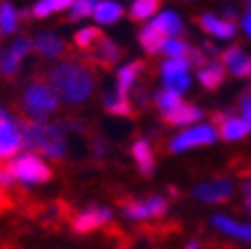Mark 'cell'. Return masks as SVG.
Here are the masks:
<instances>
[{
    "mask_svg": "<svg viewBox=\"0 0 251 249\" xmlns=\"http://www.w3.org/2000/svg\"><path fill=\"white\" fill-rule=\"evenodd\" d=\"M241 192H243V204H245V210L251 213V180H247L243 186H241Z\"/></svg>",
    "mask_w": 251,
    "mask_h": 249,
    "instance_id": "obj_37",
    "label": "cell"
},
{
    "mask_svg": "<svg viewBox=\"0 0 251 249\" xmlns=\"http://www.w3.org/2000/svg\"><path fill=\"white\" fill-rule=\"evenodd\" d=\"M166 39H168V37L161 33L159 29H155L151 23H149L147 27H143L141 33H139V43H141V47L145 49L147 55L159 53L161 47H164V43H166Z\"/></svg>",
    "mask_w": 251,
    "mask_h": 249,
    "instance_id": "obj_20",
    "label": "cell"
},
{
    "mask_svg": "<svg viewBox=\"0 0 251 249\" xmlns=\"http://www.w3.org/2000/svg\"><path fill=\"white\" fill-rule=\"evenodd\" d=\"M164 84L168 90H174L182 94L184 90H188V86H190V76L188 74H178V76H170V78H164Z\"/></svg>",
    "mask_w": 251,
    "mask_h": 249,
    "instance_id": "obj_32",
    "label": "cell"
},
{
    "mask_svg": "<svg viewBox=\"0 0 251 249\" xmlns=\"http://www.w3.org/2000/svg\"><path fill=\"white\" fill-rule=\"evenodd\" d=\"M251 133V123L245 121L243 117H227L219 124V137H223L225 141H237L243 139Z\"/></svg>",
    "mask_w": 251,
    "mask_h": 249,
    "instance_id": "obj_17",
    "label": "cell"
},
{
    "mask_svg": "<svg viewBox=\"0 0 251 249\" xmlns=\"http://www.w3.org/2000/svg\"><path fill=\"white\" fill-rule=\"evenodd\" d=\"M212 225L219 231H223L225 235H231V237L243 239V241H251V225H241V223H235L233 219L221 217V215L212 217Z\"/></svg>",
    "mask_w": 251,
    "mask_h": 249,
    "instance_id": "obj_19",
    "label": "cell"
},
{
    "mask_svg": "<svg viewBox=\"0 0 251 249\" xmlns=\"http://www.w3.org/2000/svg\"><path fill=\"white\" fill-rule=\"evenodd\" d=\"M233 76H237V78H251V57H247L239 68L233 70Z\"/></svg>",
    "mask_w": 251,
    "mask_h": 249,
    "instance_id": "obj_36",
    "label": "cell"
},
{
    "mask_svg": "<svg viewBox=\"0 0 251 249\" xmlns=\"http://www.w3.org/2000/svg\"><path fill=\"white\" fill-rule=\"evenodd\" d=\"M221 59H223V66H227L231 72L233 70H237V68H239L241 64H243V61L247 59V55L243 53V49L241 47H229V49H225V51L221 53Z\"/></svg>",
    "mask_w": 251,
    "mask_h": 249,
    "instance_id": "obj_29",
    "label": "cell"
},
{
    "mask_svg": "<svg viewBox=\"0 0 251 249\" xmlns=\"http://www.w3.org/2000/svg\"><path fill=\"white\" fill-rule=\"evenodd\" d=\"M190 64H188L186 57H170L168 61L161 64V74L164 78H170V76H178V74H186Z\"/></svg>",
    "mask_w": 251,
    "mask_h": 249,
    "instance_id": "obj_28",
    "label": "cell"
},
{
    "mask_svg": "<svg viewBox=\"0 0 251 249\" xmlns=\"http://www.w3.org/2000/svg\"><path fill=\"white\" fill-rule=\"evenodd\" d=\"M19 131L23 137V147L29 153H43L53 159H61L66 155V139L57 124L19 117Z\"/></svg>",
    "mask_w": 251,
    "mask_h": 249,
    "instance_id": "obj_2",
    "label": "cell"
},
{
    "mask_svg": "<svg viewBox=\"0 0 251 249\" xmlns=\"http://www.w3.org/2000/svg\"><path fill=\"white\" fill-rule=\"evenodd\" d=\"M110 219H112V215H110L108 208L92 204V206H88L86 210H82V213H78L72 219V231L78 233V235L94 233L98 229L106 227L110 223Z\"/></svg>",
    "mask_w": 251,
    "mask_h": 249,
    "instance_id": "obj_9",
    "label": "cell"
},
{
    "mask_svg": "<svg viewBox=\"0 0 251 249\" xmlns=\"http://www.w3.org/2000/svg\"><path fill=\"white\" fill-rule=\"evenodd\" d=\"M184 249H200V245H198V243H194V241H192V243H188V245H186V247H184Z\"/></svg>",
    "mask_w": 251,
    "mask_h": 249,
    "instance_id": "obj_40",
    "label": "cell"
},
{
    "mask_svg": "<svg viewBox=\"0 0 251 249\" xmlns=\"http://www.w3.org/2000/svg\"><path fill=\"white\" fill-rule=\"evenodd\" d=\"M31 12H33V17H35V19H45V17L51 15L53 10H51V4H49L47 0H41L39 4H35V6L31 8Z\"/></svg>",
    "mask_w": 251,
    "mask_h": 249,
    "instance_id": "obj_34",
    "label": "cell"
},
{
    "mask_svg": "<svg viewBox=\"0 0 251 249\" xmlns=\"http://www.w3.org/2000/svg\"><path fill=\"white\" fill-rule=\"evenodd\" d=\"M104 110L108 115H115V117H135V106L129 98H123L117 92L115 94H106L104 96Z\"/></svg>",
    "mask_w": 251,
    "mask_h": 249,
    "instance_id": "obj_21",
    "label": "cell"
},
{
    "mask_svg": "<svg viewBox=\"0 0 251 249\" xmlns=\"http://www.w3.org/2000/svg\"><path fill=\"white\" fill-rule=\"evenodd\" d=\"M92 2H94V4H96V0H92Z\"/></svg>",
    "mask_w": 251,
    "mask_h": 249,
    "instance_id": "obj_43",
    "label": "cell"
},
{
    "mask_svg": "<svg viewBox=\"0 0 251 249\" xmlns=\"http://www.w3.org/2000/svg\"><path fill=\"white\" fill-rule=\"evenodd\" d=\"M153 100H155V106L161 110V113H168V110L176 108V106H180L184 100H182V96L178 92H174V90H159L155 96H153Z\"/></svg>",
    "mask_w": 251,
    "mask_h": 249,
    "instance_id": "obj_27",
    "label": "cell"
},
{
    "mask_svg": "<svg viewBox=\"0 0 251 249\" xmlns=\"http://www.w3.org/2000/svg\"><path fill=\"white\" fill-rule=\"evenodd\" d=\"M92 12H94V2H92V0H78V2L72 6L68 21H70V23H74V21L86 19V17H90Z\"/></svg>",
    "mask_w": 251,
    "mask_h": 249,
    "instance_id": "obj_31",
    "label": "cell"
},
{
    "mask_svg": "<svg viewBox=\"0 0 251 249\" xmlns=\"http://www.w3.org/2000/svg\"><path fill=\"white\" fill-rule=\"evenodd\" d=\"M151 25H153L155 29H159L166 37H170V35L176 37V35H182L184 33V25H182L180 17L176 15V12H172V10L161 12L159 17H155L151 21Z\"/></svg>",
    "mask_w": 251,
    "mask_h": 249,
    "instance_id": "obj_22",
    "label": "cell"
},
{
    "mask_svg": "<svg viewBox=\"0 0 251 249\" xmlns=\"http://www.w3.org/2000/svg\"><path fill=\"white\" fill-rule=\"evenodd\" d=\"M239 108H241V117L251 123V92H245L239 98Z\"/></svg>",
    "mask_w": 251,
    "mask_h": 249,
    "instance_id": "obj_35",
    "label": "cell"
},
{
    "mask_svg": "<svg viewBox=\"0 0 251 249\" xmlns=\"http://www.w3.org/2000/svg\"><path fill=\"white\" fill-rule=\"evenodd\" d=\"M17 25H19L17 10L12 8L8 0H0V29H2V33H8V35L15 33Z\"/></svg>",
    "mask_w": 251,
    "mask_h": 249,
    "instance_id": "obj_26",
    "label": "cell"
},
{
    "mask_svg": "<svg viewBox=\"0 0 251 249\" xmlns=\"http://www.w3.org/2000/svg\"><path fill=\"white\" fill-rule=\"evenodd\" d=\"M84 61H88L90 66L94 68H102V70H112L117 64H119V59L125 55V49L119 47L112 39H108V37L104 35L102 39H100L90 51H86L82 53Z\"/></svg>",
    "mask_w": 251,
    "mask_h": 249,
    "instance_id": "obj_7",
    "label": "cell"
},
{
    "mask_svg": "<svg viewBox=\"0 0 251 249\" xmlns=\"http://www.w3.org/2000/svg\"><path fill=\"white\" fill-rule=\"evenodd\" d=\"M0 37H2V29H0Z\"/></svg>",
    "mask_w": 251,
    "mask_h": 249,
    "instance_id": "obj_42",
    "label": "cell"
},
{
    "mask_svg": "<svg viewBox=\"0 0 251 249\" xmlns=\"http://www.w3.org/2000/svg\"><path fill=\"white\" fill-rule=\"evenodd\" d=\"M47 2L51 4V10H64V8L72 6V4H76L78 0H47Z\"/></svg>",
    "mask_w": 251,
    "mask_h": 249,
    "instance_id": "obj_38",
    "label": "cell"
},
{
    "mask_svg": "<svg viewBox=\"0 0 251 249\" xmlns=\"http://www.w3.org/2000/svg\"><path fill=\"white\" fill-rule=\"evenodd\" d=\"M159 8H161V0H135L129 10V19L133 23L147 21V19H151Z\"/></svg>",
    "mask_w": 251,
    "mask_h": 249,
    "instance_id": "obj_23",
    "label": "cell"
},
{
    "mask_svg": "<svg viewBox=\"0 0 251 249\" xmlns=\"http://www.w3.org/2000/svg\"><path fill=\"white\" fill-rule=\"evenodd\" d=\"M186 59H188V64H190V66H194V68H204L206 64H208V61H206V55L202 53V51H200V49H196V47H190V49H188V53L184 55Z\"/></svg>",
    "mask_w": 251,
    "mask_h": 249,
    "instance_id": "obj_33",
    "label": "cell"
},
{
    "mask_svg": "<svg viewBox=\"0 0 251 249\" xmlns=\"http://www.w3.org/2000/svg\"><path fill=\"white\" fill-rule=\"evenodd\" d=\"M23 147V137L15 123H0V159L17 155Z\"/></svg>",
    "mask_w": 251,
    "mask_h": 249,
    "instance_id": "obj_13",
    "label": "cell"
},
{
    "mask_svg": "<svg viewBox=\"0 0 251 249\" xmlns=\"http://www.w3.org/2000/svg\"><path fill=\"white\" fill-rule=\"evenodd\" d=\"M245 2H247V10H251V0H245Z\"/></svg>",
    "mask_w": 251,
    "mask_h": 249,
    "instance_id": "obj_41",
    "label": "cell"
},
{
    "mask_svg": "<svg viewBox=\"0 0 251 249\" xmlns=\"http://www.w3.org/2000/svg\"><path fill=\"white\" fill-rule=\"evenodd\" d=\"M196 23L200 25V29L208 35H215L219 39H233L235 33H237V25L235 21H227V19H217L215 15H200L196 19Z\"/></svg>",
    "mask_w": 251,
    "mask_h": 249,
    "instance_id": "obj_12",
    "label": "cell"
},
{
    "mask_svg": "<svg viewBox=\"0 0 251 249\" xmlns=\"http://www.w3.org/2000/svg\"><path fill=\"white\" fill-rule=\"evenodd\" d=\"M188 49H190V45H188L186 41L178 39V37H172V39H166L161 51H164L166 55H170V57H184L188 53Z\"/></svg>",
    "mask_w": 251,
    "mask_h": 249,
    "instance_id": "obj_30",
    "label": "cell"
},
{
    "mask_svg": "<svg viewBox=\"0 0 251 249\" xmlns=\"http://www.w3.org/2000/svg\"><path fill=\"white\" fill-rule=\"evenodd\" d=\"M33 49L43 57H70L72 55V47L66 43L61 37L53 33H41L37 35V39L33 41Z\"/></svg>",
    "mask_w": 251,
    "mask_h": 249,
    "instance_id": "obj_11",
    "label": "cell"
},
{
    "mask_svg": "<svg viewBox=\"0 0 251 249\" xmlns=\"http://www.w3.org/2000/svg\"><path fill=\"white\" fill-rule=\"evenodd\" d=\"M192 196L200 202H227L233 196V186L229 180H215L196 186L192 190Z\"/></svg>",
    "mask_w": 251,
    "mask_h": 249,
    "instance_id": "obj_10",
    "label": "cell"
},
{
    "mask_svg": "<svg viewBox=\"0 0 251 249\" xmlns=\"http://www.w3.org/2000/svg\"><path fill=\"white\" fill-rule=\"evenodd\" d=\"M57 108H59V96L53 92V88L47 84V80L41 74H37L35 78L29 80V84L23 88L17 104L19 117L31 121H45Z\"/></svg>",
    "mask_w": 251,
    "mask_h": 249,
    "instance_id": "obj_3",
    "label": "cell"
},
{
    "mask_svg": "<svg viewBox=\"0 0 251 249\" xmlns=\"http://www.w3.org/2000/svg\"><path fill=\"white\" fill-rule=\"evenodd\" d=\"M125 215L135 221L145 219H161L168 213V200L164 196H149V198H121L119 200Z\"/></svg>",
    "mask_w": 251,
    "mask_h": 249,
    "instance_id": "obj_5",
    "label": "cell"
},
{
    "mask_svg": "<svg viewBox=\"0 0 251 249\" xmlns=\"http://www.w3.org/2000/svg\"><path fill=\"white\" fill-rule=\"evenodd\" d=\"M131 155H133L137 168H139V172L143 174L145 178L153 176V170H155V155H153L151 145H149L145 139H139V141H135V143H133V147H131Z\"/></svg>",
    "mask_w": 251,
    "mask_h": 249,
    "instance_id": "obj_16",
    "label": "cell"
},
{
    "mask_svg": "<svg viewBox=\"0 0 251 249\" xmlns=\"http://www.w3.org/2000/svg\"><path fill=\"white\" fill-rule=\"evenodd\" d=\"M98 68L90 66L88 61L78 57L61 59L57 64L49 66L41 76L47 80V84L53 88V92L64 98L70 104H82L90 100V96L96 90L98 82Z\"/></svg>",
    "mask_w": 251,
    "mask_h": 249,
    "instance_id": "obj_1",
    "label": "cell"
},
{
    "mask_svg": "<svg viewBox=\"0 0 251 249\" xmlns=\"http://www.w3.org/2000/svg\"><path fill=\"white\" fill-rule=\"evenodd\" d=\"M143 72H145V61H141V59L131 61L129 66L121 68L117 74V94L123 98H129V90L133 88V84L139 80Z\"/></svg>",
    "mask_w": 251,
    "mask_h": 249,
    "instance_id": "obj_15",
    "label": "cell"
},
{
    "mask_svg": "<svg viewBox=\"0 0 251 249\" xmlns=\"http://www.w3.org/2000/svg\"><path fill=\"white\" fill-rule=\"evenodd\" d=\"M225 76H227V72H225V66L219 64V61H210V64L198 70V80L202 84V88L206 90L221 88V84L225 82Z\"/></svg>",
    "mask_w": 251,
    "mask_h": 249,
    "instance_id": "obj_18",
    "label": "cell"
},
{
    "mask_svg": "<svg viewBox=\"0 0 251 249\" xmlns=\"http://www.w3.org/2000/svg\"><path fill=\"white\" fill-rule=\"evenodd\" d=\"M121 17H123V8L117 2H112V0H102V2L94 6V19L102 25H112Z\"/></svg>",
    "mask_w": 251,
    "mask_h": 249,
    "instance_id": "obj_24",
    "label": "cell"
},
{
    "mask_svg": "<svg viewBox=\"0 0 251 249\" xmlns=\"http://www.w3.org/2000/svg\"><path fill=\"white\" fill-rule=\"evenodd\" d=\"M10 174L15 176V180H21L25 184H47L53 178V172L41 157H37L35 153H23L17 159H12L8 164Z\"/></svg>",
    "mask_w": 251,
    "mask_h": 249,
    "instance_id": "obj_4",
    "label": "cell"
},
{
    "mask_svg": "<svg viewBox=\"0 0 251 249\" xmlns=\"http://www.w3.org/2000/svg\"><path fill=\"white\" fill-rule=\"evenodd\" d=\"M243 31L251 37V10H247V15L243 17Z\"/></svg>",
    "mask_w": 251,
    "mask_h": 249,
    "instance_id": "obj_39",
    "label": "cell"
},
{
    "mask_svg": "<svg viewBox=\"0 0 251 249\" xmlns=\"http://www.w3.org/2000/svg\"><path fill=\"white\" fill-rule=\"evenodd\" d=\"M217 131L212 124H198V127H192L184 133H180L178 137H174L170 149L174 153H182L186 149H192V147H202V145H210L217 141Z\"/></svg>",
    "mask_w": 251,
    "mask_h": 249,
    "instance_id": "obj_8",
    "label": "cell"
},
{
    "mask_svg": "<svg viewBox=\"0 0 251 249\" xmlns=\"http://www.w3.org/2000/svg\"><path fill=\"white\" fill-rule=\"evenodd\" d=\"M102 37H104V33L98 27H86V29L76 31V35H74V43H76V47L82 53H86V51H90Z\"/></svg>",
    "mask_w": 251,
    "mask_h": 249,
    "instance_id": "obj_25",
    "label": "cell"
},
{
    "mask_svg": "<svg viewBox=\"0 0 251 249\" xmlns=\"http://www.w3.org/2000/svg\"><path fill=\"white\" fill-rule=\"evenodd\" d=\"M33 51V39L27 35H21L19 39H15L10 43V47H6L2 53H0V78L2 80H17L19 72H21V64L27 53Z\"/></svg>",
    "mask_w": 251,
    "mask_h": 249,
    "instance_id": "obj_6",
    "label": "cell"
},
{
    "mask_svg": "<svg viewBox=\"0 0 251 249\" xmlns=\"http://www.w3.org/2000/svg\"><path fill=\"white\" fill-rule=\"evenodd\" d=\"M202 115L204 113L198 106L182 102L180 106H176V108H172V110H168V113L161 115V121H164L166 124H170V127H182V124H192V123L200 121Z\"/></svg>",
    "mask_w": 251,
    "mask_h": 249,
    "instance_id": "obj_14",
    "label": "cell"
}]
</instances>
